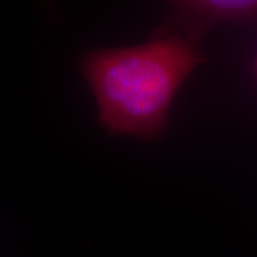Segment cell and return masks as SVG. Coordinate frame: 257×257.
<instances>
[{
  "mask_svg": "<svg viewBox=\"0 0 257 257\" xmlns=\"http://www.w3.org/2000/svg\"><path fill=\"white\" fill-rule=\"evenodd\" d=\"M204 62L195 42L168 36L88 54L82 70L98 101L102 125L112 134L149 140L168 126L176 93Z\"/></svg>",
  "mask_w": 257,
  "mask_h": 257,
  "instance_id": "1",
  "label": "cell"
},
{
  "mask_svg": "<svg viewBox=\"0 0 257 257\" xmlns=\"http://www.w3.org/2000/svg\"><path fill=\"white\" fill-rule=\"evenodd\" d=\"M172 17L197 43L216 24L257 23V0H182L172 4Z\"/></svg>",
  "mask_w": 257,
  "mask_h": 257,
  "instance_id": "2",
  "label": "cell"
},
{
  "mask_svg": "<svg viewBox=\"0 0 257 257\" xmlns=\"http://www.w3.org/2000/svg\"><path fill=\"white\" fill-rule=\"evenodd\" d=\"M253 66H255V74H256V78H257V55H256V59H255V64H253Z\"/></svg>",
  "mask_w": 257,
  "mask_h": 257,
  "instance_id": "3",
  "label": "cell"
}]
</instances>
